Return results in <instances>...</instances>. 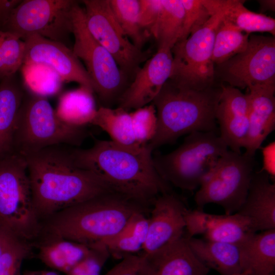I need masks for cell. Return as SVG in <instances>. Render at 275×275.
<instances>
[{
	"label": "cell",
	"mask_w": 275,
	"mask_h": 275,
	"mask_svg": "<svg viewBox=\"0 0 275 275\" xmlns=\"http://www.w3.org/2000/svg\"><path fill=\"white\" fill-rule=\"evenodd\" d=\"M24 157L39 219L95 197L117 193L99 175L77 167L71 150L63 145Z\"/></svg>",
	"instance_id": "cell-1"
},
{
	"label": "cell",
	"mask_w": 275,
	"mask_h": 275,
	"mask_svg": "<svg viewBox=\"0 0 275 275\" xmlns=\"http://www.w3.org/2000/svg\"><path fill=\"white\" fill-rule=\"evenodd\" d=\"M152 151L148 144L131 148L98 140L90 148L71 150L77 167L94 172L116 193L144 205L171 192L155 167Z\"/></svg>",
	"instance_id": "cell-2"
},
{
	"label": "cell",
	"mask_w": 275,
	"mask_h": 275,
	"mask_svg": "<svg viewBox=\"0 0 275 275\" xmlns=\"http://www.w3.org/2000/svg\"><path fill=\"white\" fill-rule=\"evenodd\" d=\"M143 204L118 193L104 194L51 215L45 229L48 237L90 245L117 234Z\"/></svg>",
	"instance_id": "cell-3"
},
{
	"label": "cell",
	"mask_w": 275,
	"mask_h": 275,
	"mask_svg": "<svg viewBox=\"0 0 275 275\" xmlns=\"http://www.w3.org/2000/svg\"><path fill=\"white\" fill-rule=\"evenodd\" d=\"M221 90V85L197 90L169 79L152 102L157 127L148 146L153 151L193 132H218L215 112Z\"/></svg>",
	"instance_id": "cell-4"
},
{
	"label": "cell",
	"mask_w": 275,
	"mask_h": 275,
	"mask_svg": "<svg viewBox=\"0 0 275 275\" xmlns=\"http://www.w3.org/2000/svg\"><path fill=\"white\" fill-rule=\"evenodd\" d=\"M88 132L60 119L47 97L25 93L14 140V152L22 156L58 145L80 146Z\"/></svg>",
	"instance_id": "cell-5"
},
{
	"label": "cell",
	"mask_w": 275,
	"mask_h": 275,
	"mask_svg": "<svg viewBox=\"0 0 275 275\" xmlns=\"http://www.w3.org/2000/svg\"><path fill=\"white\" fill-rule=\"evenodd\" d=\"M228 150L218 132L197 131L188 134L174 151L153 158L157 172L166 182L191 191L200 186Z\"/></svg>",
	"instance_id": "cell-6"
},
{
	"label": "cell",
	"mask_w": 275,
	"mask_h": 275,
	"mask_svg": "<svg viewBox=\"0 0 275 275\" xmlns=\"http://www.w3.org/2000/svg\"><path fill=\"white\" fill-rule=\"evenodd\" d=\"M0 224L27 242L42 229L33 205L25 158L16 153L0 159Z\"/></svg>",
	"instance_id": "cell-7"
},
{
	"label": "cell",
	"mask_w": 275,
	"mask_h": 275,
	"mask_svg": "<svg viewBox=\"0 0 275 275\" xmlns=\"http://www.w3.org/2000/svg\"><path fill=\"white\" fill-rule=\"evenodd\" d=\"M256 164L254 156L227 150L217 161L195 196L198 208L213 203L227 215L236 213L244 203Z\"/></svg>",
	"instance_id": "cell-8"
},
{
	"label": "cell",
	"mask_w": 275,
	"mask_h": 275,
	"mask_svg": "<svg viewBox=\"0 0 275 275\" xmlns=\"http://www.w3.org/2000/svg\"><path fill=\"white\" fill-rule=\"evenodd\" d=\"M223 10L212 15L206 24L171 48L173 62L170 79L187 88L202 90L215 85L212 60L214 41Z\"/></svg>",
	"instance_id": "cell-9"
},
{
	"label": "cell",
	"mask_w": 275,
	"mask_h": 275,
	"mask_svg": "<svg viewBox=\"0 0 275 275\" xmlns=\"http://www.w3.org/2000/svg\"><path fill=\"white\" fill-rule=\"evenodd\" d=\"M71 22L74 38L72 51L84 62L93 82L94 92L102 102H111L122 95L125 75L112 55L89 31L84 10L77 2L72 9Z\"/></svg>",
	"instance_id": "cell-10"
},
{
	"label": "cell",
	"mask_w": 275,
	"mask_h": 275,
	"mask_svg": "<svg viewBox=\"0 0 275 275\" xmlns=\"http://www.w3.org/2000/svg\"><path fill=\"white\" fill-rule=\"evenodd\" d=\"M72 0H24L14 8L3 20L0 30L22 40L38 35L60 42L72 33Z\"/></svg>",
	"instance_id": "cell-11"
},
{
	"label": "cell",
	"mask_w": 275,
	"mask_h": 275,
	"mask_svg": "<svg viewBox=\"0 0 275 275\" xmlns=\"http://www.w3.org/2000/svg\"><path fill=\"white\" fill-rule=\"evenodd\" d=\"M87 27L112 55L122 72L135 74L151 57L150 51L136 47L124 34L111 9L109 0H84Z\"/></svg>",
	"instance_id": "cell-12"
},
{
	"label": "cell",
	"mask_w": 275,
	"mask_h": 275,
	"mask_svg": "<svg viewBox=\"0 0 275 275\" xmlns=\"http://www.w3.org/2000/svg\"><path fill=\"white\" fill-rule=\"evenodd\" d=\"M217 66L222 82L239 89L275 85L274 37L250 35L244 51Z\"/></svg>",
	"instance_id": "cell-13"
},
{
	"label": "cell",
	"mask_w": 275,
	"mask_h": 275,
	"mask_svg": "<svg viewBox=\"0 0 275 275\" xmlns=\"http://www.w3.org/2000/svg\"><path fill=\"white\" fill-rule=\"evenodd\" d=\"M23 65H41L52 70L62 81L76 82L94 92L92 80L80 60L63 43L38 35L23 40Z\"/></svg>",
	"instance_id": "cell-14"
},
{
	"label": "cell",
	"mask_w": 275,
	"mask_h": 275,
	"mask_svg": "<svg viewBox=\"0 0 275 275\" xmlns=\"http://www.w3.org/2000/svg\"><path fill=\"white\" fill-rule=\"evenodd\" d=\"M172 62L171 48H158L135 72L133 81L119 98V107L128 111L152 102L170 78Z\"/></svg>",
	"instance_id": "cell-15"
},
{
	"label": "cell",
	"mask_w": 275,
	"mask_h": 275,
	"mask_svg": "<svg viewBox=\"0 0 275 275\" xmlns=\"http://www.w3.org/2000/svg\"><path fill=\"white\" fill-rule=\"evenodd\" d=\"M221 87V93L215 112L219 136L230 150L241 153L249 131V94L223 83Z\"/></svg>",
	"instance_id": "cell-16"
},
{
	"label": "cell",
	"mask_w": 275,
	"mask_h": 275,
	"mask_svg": "<svg viewBox=\"0 0 275 275\" xmlns=\"http://www.w3.org/2000/svg\"><path fill=\"white\" fill-rule=\"evenodd\" d=\"M187 210L181 200L171 192L158 196L153 201L143 254H151L182 236Z\"/></svg>",
	"instance_id": "cell-17"
},
{
	"label": "cell",
	"mask_w": 275,
	"mask_h": 275,
	"mask_svg": "<svg viewBox=\"0 0 275 275\" xmlns=\"http://www.w3.org/2000/svg\"><path fill=\"white\" fill-rule=\"evenodd\" d=\"M149 275H208L207 267L195 255L184 234L150 254H142Z\"/></svg>",
	"instance_id": "cell-18"
},
{
	"label": "cell",
	"mask_w": 275,
	"mask_h": 275,
	"mask_svg": "<svg viewBox=\"0 0 275 275\" xmlns=\"http://www.w3.org/2000/svg\"><path fill=\"white\" fill-rule=\"evenodd\" d=\"M248 90L250 108L244 154L254 156L275 128V85L254 86Z\"/></svg>",
	"instance_id": "cell-19"
},
{
	"label": "cell",
	"mask_w": 275,
	"mask_h": 275,
	"mask_svg": "<svg viewBox=\"0 0 275 275\" xmlns=\"http://www.w3.org/2000/svg\"><path fill=\"white\" fill-rule=\"evenodd\" d=\"M257 231L275 229V184L264 171L254 173L245 200L237 212Z\"/></svg>",
	"instance_id": "cell-20"
},
{
	"label": "cell",
	"mask_w": 275,
	"mask_h": 275,
	"mask_svg": "<svg viewBox=\"0 0 275 275\" xmlns=\"http://www.w3.org/2000/svg\"><path fill=\"white\" fill-rule=\"evenodd\" d=\"M14 75L0 83V159L15 153L14 136L25 93Z\"/></svg>",
	"instance_id": "cell-21"
},
{
	"label": "cell",
	"mask_w": 275,
	"mask_h": 275,
	"mask_svg": "<svg viewBox=\"0 0 275 275\" xmlns=\"http://www.w3.org/2000/svg\"><path fill=\"white\" fill-rule=\"evenodd\" d=\"M241 272L270 275L275 270V229L255 233L239 246Z\"/></svg>",
	"instance_id": "cell-22"
},
{
	"label": "cell",
	"mask_w": 275,
	"mask_h": 275,
	"mask_svg": "<svg viewBox=\"0 0 275 275\" xmlns=\"http://www.w3.org/2000/svg\"><path fill=\"white\" fill-rule=\"evenodd\" d=\"M240 0H204L203 3L211 15L222 10L224 18L243 32H267L274 37L275 19L262 13L248 10Z\"/></svg>",
	"instance_id": "cell-23"
},
{
	"label": "cell",
	"mask_w": 275,
	"mask_h": 275,
	"mask_svg": "<svg viewBox=\"0 0 275 275\" xmlns=\"http://www.w3.org/2000/svg\"><path fill=\"white\" fill-rule=\"evenodd\" d=\"M187 239L195 255L208 268H212L222 275L241 272L238 246L194 237H187Z\"/></svg>",
	"instance_id": "cell-24"
},
{
	"label": "cell",
	"mask_w": 275,
	"mask_h": 275,
	"mask_svg": "<svg viewBox=\"0 0 275 275\" xmlns=\"http://www.w3.org/2000/svg\"><path fill=\"white\" fill-rule=\"evenodd\" d=\"M90 249L85 244L48 237L39 247V258L49 267L66 274L87 255Z\"/></svg>",
	"instance_id": "cell-25"
},
{
	"label": "cell",
	"mask_w": 275,
	"mask_h": 275,
	"mask_svg": "<svg viewBox=\"0 0 275 275\" xmlns=\"http://www.w3.org/2000/svg\"><path fill=\"white\" fill-rule=\"evenodd\" d=\"M93 93L81 86L65 92L59 98L57 115L72 126L85 127L91 124L97 110Z\"/></svg>",
	"instance_id": "cell-26"
},
{
	"label": "cell",
	"mask_w": 275,
	"mask_h": 275,
	"mask_svg": "<svg viewBox=\"0 0 275 275\" xmlns=\"http://www.w3.org/2000/svg\"><path fill=\"white\" fill-rule=\"evenodd\" d=\"M148 223L149 218L144 211L136 212L117 234L99 243L103 244L110 253L117 257L132 254L142 250L147 235Z\"/></svg>",
	"instance_id": "cell-27"
},
{
	"label": "cell",
	"mask_w": 275,
	"mask_h": 275,
	"mask_svg": "<svg viewBox=\"0 0 275 275\" xmlns=\"http://www.w3.org/2000/svg\"><path fill=\"white\" fill-rule=\"evenodd\" d=\"M256 232L250 221L238 213L232 214H213L203 235L205 239L240 246Z\"/></svg>",
	"instance_id": "cell-28"
},
{
	"label": "cell",
	"mask_w": 275,
	"mask_h": 275,
	"mask_svg": "<svg viewBox=\"0 0 275 275\" xmlns=\"http://www.w3.org/2000/svg\"><path fill=\"white\" fill-rule=\"evenodd\" d=\"M91 124L105 131L116 144L131 148L143 146L135 142L130 113L122 107L100 106Z\"/></svg>",
	"instance_id": "cell-29"
},
{
	"label": "cell",
	"mask_w": 275,
	"mask_h": 275,
	"mask_svg": "<svg viewBox=\"0 0 275 275\" xmlns=\"http://www.w3.org/2000/svg\"><path fill=\"white\" fill-rule=\"evenodd\" d=\"M159 17L150 33L157 43L158 48H172L182 34L184 8L181 0H161Z\"/></svg>",
	"instance_id": "cell-30"
},
{
	"label": "cell",
	"mask_w": 275,
	"mask_h": 275,
	"mask_svg": "<svg viewBox=\"0 0 275 275\" xmlns=\"http://www.w3.org/2000/svg\"><path fill=\"white\" fill-rule=\"evenodd\" d=\"M249 36V34L241 31L223 17L217 29L214 41L212 55L214 64H221L244 51Z\"/></svg>",
	"instance_id": "cell-31"
},
{
	"label": "cell",
	"mask_w": 275,
	"mask_h": 275,
	"mask_svg": "<svg viewBox=\"0 0 275 275\" xmlns=\"http://www.w3.org/2000/svg\"><path fill=\"white\" fill-rule=\"evenodd\" d=\"M112 12L124 34L142 49L148 38L139 23V0H109Z\"/></svg>",
	"instance_id": "cell-32"
},
{
	"label": "cell",
	"mask_w": 275,
	"mask_h": 275,
	"mask_svg": "<svg viewBox=\"0 0 275 275\" xmlns=\"http://www.w3.org/2000/svg\"><path fill=\"white\" fill-rule=\"evenodd\" d=\"M25 43L16 35L0 30V80L15 75L23 64Z\"/></svg>",
	"instance_id": "cell-33"
},
{
	"label": "cell",
	"mask_w": 275,
	"mask_h": 275,
	"mask_svg": "<svg viewBox=\"0 0 275 275\" xmlns=\"http://www.w3.org/2000/svg\"><path fill=\"white\" fill-rule=\"evenodd\" d=\"M25 82L30 92L45 97L58 93L62 81L49 68L41 65H23Z\"/></svg>",
	"instance_id": "cell-34"
},
{
	"label": "cell",
	"mask_w": 275,
	"mask_h": 275,
	"mask_svg": "<svg viewBox=\"0 0 275 275\" xmlns=\"http://www.w3.org/2000/svg\"><path fill=\"white\" fill-rule=\"evenodd\" d=\"M133 132L138 145L148 144L154 138L157 127V118L152 103L135 109L130 113Z\"/></svg>",
	"instance_id": "cell-35"
},
{
	"label": "cell",
	"mask_w": 275,
	"mask_h": 275,
	"mask_svg": "<svg viewBox=\"0 0 275 275\" xmlns=\"http://www.w3.org/2000/svg\"><path fill=\"white\" fill-rule=\"evenodd\" d=\"M30 252L27 241L13 236L0 256V275H21L22 261Z\"/></svg>",
	"instance_id": "cell-36"
},
{
	"label": "cell",
	"mask_w": 275,
	"mask_h": 275,
	"mask_svg": "<svg viewBox=\"0 0 275 275\" xmlns=\"http://www.w3.org/2000/svg\"><path fill=\"white\" fill-rule=\"evenodd\" d=\"M89 246L90 249L87 255L66 275H100L110 253L107 248L101 243Z\"/></svg>",
	"instance_id": "cell-37"
},
{
	"label": "cell",
	"mask_w": 275,
	"mask_h": 275,
	"mask_svg": "<svg viewBox=\"0 0 275 275\" xmlns=\"http://www.w3.org/2000/svg\"><path fill=\"white\" fill-rule=\"evenodd\" d=\"M181 2L184 14L182 34L179 41L186 39L203 27L211 17L202 0H181Z\"/></svg>",
	"instance_id": "cell-38"
},
{
	"label": "cell",
	"mask_w": 275,
	"mask_h": 275,
	"mask_svg": "<svg viewBox=\"0 0 275 275\" xmlns=\"http://www.w3.org/2000/svg\"><path fill=\"white\" fill-rule=\"evenodd\" d=\"M104 275H149L148 269L142 255H127Z\"/></svg>",
	"instance_id": "cell-39"
},
{
	"label": "cell",
	"mask_w": 275,
	"mask_h": 275,
	"mask_svg": "<svg viewBox=\"0 0 275 275\" xmlns=\"http://www.w3.org/2000/svg\"><path fill=\"white\" fill-rule=\"evenodd\" d=\"M139 23L147 36L156 23L160 13L161 0H139Z\"/></svg>",
	"instance_id": "cell-40"
},
{
	"label": "cell",
	"mask_w": 275,
	"mask_h": 275,
	"mask_svg": "<svg viewBox=\"0 0 275 275\" xmlns=\"http://www.w3.org/2000/svg\"><path fill=\"white\" fill-rule=\"evenodd\" d=\"M263 155V167L262 170L265 172L271 178L275 176V142H272L262 148Z\"/></svg>",
	"instance_id": "cell-41"
},
{
	"label": "cell",
	"mask_w": 275,
	"mask_h": 275,
	"mask_svg": "<svg viewBox=\"0 0 275 275\" xmlns=\"http://www.w3.org/2000/svg\"><path fill=\"white\" fill-rule=\"evenodd\" d=\"M21 1L0 0V25L5 17Z\"/></svg>",
	"instance_id": "cell-42"
},
{
	"label": "cell",
	"mask_w": 275,
	"mask_h": 275,
	"mask_svg": "<svg viewBox=\"0 0 275 275\" xmlns=\"http://www.w3.org/2000/svg\"><path fill=\"white\" fill-rule=\"evenodd\" d=\"M13 236L14 235L9 230L0 224V256Z\"/></svg>",
	"instance_id": "cell-43"
},
{
	"label": "cell",
	"mask_w": 275,
	"mask_h": 275,
	"mask_svg": "<svg viewBox=\"0 0 275 275\" xmlns=\"http://www.w3.org/2000/svg\"><path fill=\"white\" fill-rule=\"evenodd\" d=\"M258 2L260 4L261 11L267 10L274 11L275 1L274 0H261Z\"/></svg>",
	"instance_id": "cell-44"
},
{
	"label": "cell",
	"mask_w": 275,
	"mask_h": 275,
	"mask_svg": "<svg viewBox=\"0 0 275 275\" xmlns=\"http://www.w3.org/2000/svg\"><path fill=\"white\" fill-rule=\"evenodd\" d=\"M36 273L37 275H59L56 272L50 270H42L40 271H36Z\"/></svg>",
	"instance_id": "cell-45"
},
{
	"label": "cell",
	"mask_w": 275,
	"mask_h": 275,
	"mask_svg": "<svg viewBox=\"0 0 275 275\" xmlns=\"http://www.w3.org/2000/svg\"><path fill=\"white\" fill-rule=\"evenodd\" d=\"M23 275H37L36 271H24Z\"/></svg>",
	"instance_id": "cell-46"
},
{
	"label": "cell",
	"mask_w": 275,
	"mask_h": 275,
	"mask_svg": "<svg viewBox=\"0 0 275 275\" xmlns=\"http://www.w3.org/2000/svg\"><path fill=\"white\" fill-rule=\"evenodd\" d=\"M235 275H246V274H245L244 273L241 272L240 273L236 274Z\"/></svg>",
	"instance_id": "cell-47"
},
{
	"label": "cell",
	"mask_w": 275,
	"mask_h": 275,
	"mask_svg": "<svg viewBox=\"0 0 275 275\" xmlns=\"http://www.w3.org/2000/svg\"><path fill=\"white\" fill-rule=\"evenodd\" d=\"M270 275H274V274H270Z\"/></svg>",
	"instance_id": "cell-48"
}]
</instances>
